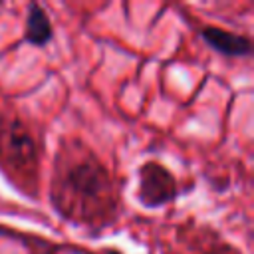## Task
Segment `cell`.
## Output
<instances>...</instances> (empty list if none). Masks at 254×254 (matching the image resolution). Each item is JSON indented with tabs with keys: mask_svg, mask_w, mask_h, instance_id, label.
<instances>
[{
	"mask_svg": "<svg viewBox=\"0 0 254 254\" xmlns=\"http://www.w3.org/2000/svg\"><path fill=\"white\" fill-rule=\"evenodd\" d=\"M71 200L83 206L105 204L111 194V179L107 171L95 161H81L65 173L64 183Z\"/></svg>",
	"mask_w": 254,
	"mask_h": 254,
	"instance_id": "obj_1",
	"label": "cell"
},
{
	"mask_svg": "<svg viewBox=\"0 0 254 254\" xmlns=\"http://www.w3.org/2000/svg\"><path fill=\"white\" fill-rule=\"evenodd\" d=\"M177 196L175 177L157 163H147L141 167L139 198L145 206H161Z\"/></svg>",
	"mask_w": 254,
	"mask_h": 254,
	"instance_id": "obj_2",
	"label": "cell"
},
{
	"mask_svg": "<svg viewBox=\"0 0 254 254\" xmlns=\"http://www.w3.org/2000/svg\"><path fill=\"white\" fill-rule=\"evenodd\" d=\"M0 149L6 157L16 161L18 165H30L36 159V147L20 121H12L0 133Z\"/></svg>",
	"mask_w": 254,
	"mask_h": 254,
	"instance_id": "obj_3",
	"label": "cell"
},
{
	"mask_svg": "<svg viewBox=\"0 0 254 254\" xmlns=\"http://www.w3.org/2000/svg\"><path fill=\"white\" fill-rule=\"evenodd\" d=\"M200 36L210 48H214L216 52H220L224 56H248L252 52L250 40L240 34H232L226 30L208 26L200 32Z\"/></svg>",
	"mask_w": 254,
	"mask_h": 254,
	"instance_id": "obj_4",
	"label": "cell"
},
{
	"mask_svg": "<svg viewBox=\"0 0 254 254\" xmlns=\"http://www.w3.org/2000/svg\"><path fill=\"white\" fill-rule=\"evenodd\" d=\"M26 40L34 46H44L52 40V22L38 4L28 6L26 18Z\"/></svg>",
	"mask_w": 254,
	"mask_h": 254,
	"instance_id": "obj_5",
	"label": "cell"
}]
</instances>
